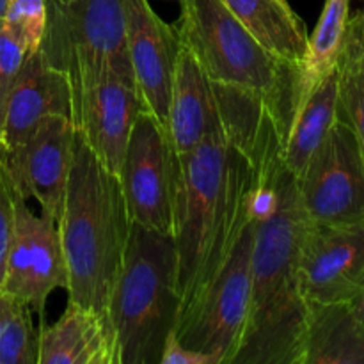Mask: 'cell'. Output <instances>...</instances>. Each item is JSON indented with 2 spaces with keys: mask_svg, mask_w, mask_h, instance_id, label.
<instances>
[{
  "mask_svg": "<svg viewBox=\"0 0 364 364\" xmlns=\"http://www.w3.org/2000/svg\"><path fill=\"white\" fill-rule=\"evenodd\" d=\"M0 364H39V331L32 309L0 290Z\"/></svg>",
  "mask_w": 364,
  "mask_h": 364,
  "instance_id": "22",
  "label": "cell"
},
{
  "mask_svg": "<svg viewBox=\"0 0 364 364\" xmlns=\"http://www.w3.org/2000/svg\"><path fill=\"white\" fill-rule=\"evenodd\" d=\"M39 364H119L110 318L68 301L60 318L39 329Z\"/></svg>",
  "mask_w": 364,
  "mask_h": 364,
  "instance_id": "17",
  "label": "cell"
},
{
  "mask_svg": "<svg viewBox=\"0 0 364 364\" xmlns=\"http://www.w3.org/2000/svg\"><path fill=\"white\" fill-rule=\"evenodd\" d=\"M70 2H73V0H48V9H59Z\"/></svg>",
  "mask_w": 364,
  "mask_h": 364,
  "instance_id": "30",
  "label": "cell"
},
{
  "mask_svg": "<svg viewBox=\"0 0 364 364\" xmlns=\"http://www.w3.org/2000/svg\"><path fill=\"white\" fill-rule=\"evenodd\" d=\"M345 41L350 43V45L358 50L359 55H361L364 60V6L358 14L350 16V20H348Z\"/></svg>",
  "mask_w": 364,
  "mask_h": 364,
  "instance_id": "28",
  "label": "cell"
},
{
  "mask_svg": "<svg viewBox=\"0 0 364 364\" xmlns=\"http://www.w3.org/2000/svg\"><path fill=\"white\" fill-rule=\"evenodd\" d=\"M127 25L135 87L144 109L166 128L180 39L148 0H127Z\"/></svg>",
  "mask_w": 364,
  "mask_h": 364,
  "instance_id": "13",
  "label": "cell"
},
{
  "mask_svg": "<svg viewBox=\"0 0 364 364\" xmlns=\"http://www.w3.org/2000/svg\"><path fill=\"white\" fill-rule=\"evenodd\" d=\"M25 57H27V52L23 46L0 21V130H2L7 100L23 66Z\"/></svg>",
  "mask_w": 364,
  "mask_h": 364,
  "instance_id": "25",
  "label": "cell"
},
{
  "mask_svg": "<svg viewBox=\"0 0 364 364\" xmlns=\"http://www.w3.org/2000/svg\"><path fill=\"white\" fill-rule=\"evenodd\" d=\"M39 50L46 63L70 77L73 95L103 80L135 87L127 0H73L59 9H48V27Z\"/></svg>",
  "mask_w": 364,
  "mask_h": 364,
  "instance_id": "6",
  "label": "cell"
},
{
  "mask_svg": "<svg viewBox=\"0 0 364 364\" xmlns=\"http://www.w3.org/2000/svg\"><path fill=\"white\" fill-rule=\"evenodd\" d=\"M348 20H350V0H326L318 23L309 36L308 53L301 66L302 100L323 75L336 68L343 48Z\"/></svg>",
  "mask_w": 364,
  "mask_h": 364,
  "instance_id": "21",
  "label": "cell"
},
{
  "mask_svg": "<svg viewBox=\"0 0 364 364\" xmlns=\"http://www.w3.org/2000/svg\"><path fill=\"white\" fill-rule=\"evenodd\" d=\"M130 224L119 178L75 130L66 199L57 220L70 276L68 301L109 316Z\"/></svg>",
  "mask_w": 364,
  "mask_h": 364,
  "instance_id": "3",
  "label": "cell"
},
{
  "mask_svg": "<svg viewBox=\"0 0 364 364\" xmlns=\"http://www.w3.org/2000/svg\"><path fill=\"white\" fill-rule=\"evenodd\" d=\"M338 119V71L323 75L308 92L284 139L283 160L295 178H301L318 146Z\"/></svg>",
  "mask_w": 364,
  "mask_h": 364,
  "instance_id": "20",
  "label": "cell"
},
{
  "mask_svg": "<svg viewBox=\"0 0 364 364\" xmlns=\"http://www.w3.org/2000/svg\"><path fill=\"white\" fill-rule=\"evenodd\" d=\"M213 91L219 128L191 153L176 159L178 318L198 301L230 255L251 213L258 178L245 137L244 91L220 84H213Z\"/></svg>",
  "mask_w": 364,
  "mask_h": 364,
  "instance_id": "2",
  "label": "cell"
},
{
  "mask_svg": "<svg viewBox=\"0 0 364 364\" xmlns=\"http://www.w3.org/2000/svg\"><path fill=\"white\" fill-rule=\"evenodd\" d=\"M142 109L137 89L119 80L96 82L73 95L75 130L117 178L132 128Z\"/></svg>",
  "mask_w": 364,
  "mask_h": 364,
  "instance_id": "14",
  "label": "cell"
},
{
  "mask_svg": "<svg viewBox=\"0 0 364 364\" xmlns=\"http://www.w3.org/2000/svg\"><path fill=\"white\" fill-rule=\"evenodd\" d=\"M219 124V107L212 80L194 53L180 43L166 127L176 159L191 153Z\"/></svg>",
  "mask_w": 364,
  "mask_h": 364,
  "instance_id": "16",
  "label": "cell"
},
{
  "mask_svg": "<svg viewBox=\"0 0 364 364\" xmlns=\"http://www.w3.org/2000/svg\"><path fill=\"white\" fill-rule=\"evenodd\" d=\"M302 364H364V322L352 304L308 302Z\"/></svg>",
  "mask_w": 364,
  "mask_h": 364,
  "instance_id": "18",
  "label": "cell"
},
{
  "mask_svg": "<svg viewBox=\"0 0 364 364\" xmlns=\"http://www.w3.org/2000/svg\"><path fill=\"white\" fill-rule=\"evenodd\" d=\"M299 191L311 223L347 224L364 219V149L340 117L299 178Z\"/></svg>",
  "mask_w": 364,
  "mask_h": 364,
  "instance_id": "9",
  "label": "cell"
},
{
  "mask_svg": "<svg viewBox=\"0 0 364 364\" xmlns=\"http://www.w3.org/2000/svg\"><path fill=\"white\" fill-rule=\"evenodd\" d=\"M336 71L338 117L354 130L364 149V60L348 41H343Z\"/></svg>",
  "mask_w": 364,
  "mask_h": 364,
  "instance_id": "23",
  "label": "cell"
},
{
  "mask_svg": "<svg viewBox=\"0 0 364 364\" xmlns=\"http://www.w3.org/2000/svg\"><path fill=\"white\" fill-rule=\"evenodd\" d=\"M299 279L306 302L354 304L364 290V219L347 224L309 220Z\"/></svg>",
  "mask_w": 364,
  "mask_h": 364,
  "instance_id": "11",
  "label": "cell"
},
{
  "mask_svg": "<svg viewBox=\"0 0 364 364\" xmlns=\"http://www.w3.org/2000/svg\"><path fill=\"white\" fill-rule=\"evenodd\" d=\"M9 0H0V21L4 20V14H6V7Z\"/></svg>",
  "mask_w": 364,
  "mask_h": 364,
  "instance_id": "31",
  "label": "cell"
},
{
  "mask_svg": "<svg viewBox=\"0 0 364 364\" xmlns=\"http://www.w3.org/2000/svg\"><path fill=\"white\" fill-rule=\"evenodd\" d=\"M352 308H354L355 315H358L359 318H361L363 322H364V290H363V294L358 297V301H355L354 304H352Z\"/></svg>",
  "mask_w": 364,
  "mask_h": 364,
  "instance_id": "29",
  "label": "cell"
},
{
  "mask_svg": "<svg viewBox=\"0 0 364 364\" xmlns=\"http://www.w3.org/2000/svg\"><path fill=\"white\" fill-rule=\"evenodd\" d=\"M2 25L27 55L38 52L48 27V0H9Z\"/></svg>",
  "mask_w": 364,
  "mask_h": 364,
  "instance_id": "24",
  "label": "cell"
},
{
  "mask_svg": "<svg viewBox=\"0 0 364 364\" xmlns=\"http://www.w3.org/2000/svg\"><path fill=\"white\" fill-rule=\"evenodd\" d=\"M64 114L73 119V84L59 68L46 63L41 50L25 57L4 114L0 144L6 156H14L41 119Z\"/></svg>",
  "mask_w": 364,
  "mask_h": 364,
  "instance_id": "15",
  "label": "cell"
},
{
  "mask_svg": "<svg viewBox=\"0 0 364 364\" xmlns=\"http://www.w3.org/2000/svg\"><path fill=\"white\" fill-rule=\"evenodd\" d=\"M70 284L68 263L57 220L50 213H34L27 199L16 194L14 224L0 290L25 302L32 313L45 318L46 299L53 290Z\"/></svg>",
  "mask_w": 364,
  "mask_h": 364,
  "instance_id": "10",
  "label": "cell"
},
{
  "mask_svg": "<svg viewBox=\"0 0 364 364\" xmlns=\"http://www.w3.org/2000/svg\"><path fill=\"white\" fill-rule=\"evenodd\" d=\"M119 183L132 223L174 237L176 155L167 130L146 109L132 128Z\"/></svg>",
  "mask_w": 364,
  "mask_h": 364,
  "instance_id": "8",
  "label": "cell"
},
{
  "mask_svg": "<svg viewBox=\"0 0 364 364\" xmlns=\"http://www.w3.org/2000/svg\"><path fill=\"white\" fill-rule=\"evenodd\" d=\"M255 230L251 212L213 279L174 326L173 334L183 347L208 355L215 364H233L247 327Z\"/></svg>",
  "mask_w": 364,
  "mask_h": 364,
  "instance_id": "7",
  "label": "cell"
},
{
  "mask_svg": "<svg viewBox=\"0 0 364 364\" xmlns=\"http://www.w3.org/2000/svg\"><path fill=\"white\" fill-rule=\"evenodd\" d=\"M160 364H215L212 358L201 354V352L191 350V348L183 347L180 341L176 340L173 333L167 338L166 345H164L162 358Z\"/></svg>",
  "mask_w": 364,
  "mask_h": 364,
  "instance_id": "27",
  "label": "cell"
},
{
  "mask_svg": "<svg viewBox=\"0 0 364 364\" xmlns=\"http://www.w3.org/2000/svg\"><path fill=\"white\" fill-rule=\"evenodd\" d=\"M176 281L174 237L132 223L109 299L119 364H160L180 313Z\"/></svg>",
  "mask_w": 364,
  "mask_h": 364,
  "instance_id": "5",
  "label": "cell"
},
{
  "mask_svg": "<svg viewBox=\"0 0 364 364\" xmlns=\"http://www.w3.org/2000/svg\"><path fill=\"white\" fill-rule=\"evenodd\" d=\"M73 139V119L52 114L41 119L23 148L7 159L11 178L21 198L36 199L41 212L55 220L60 219L66 199Z\"/></svg>",
  "mask_w": 364,
  "mask_h": 364,
  "instance_id": "12",
  "label": "cell"
},
{
  "mask_svg": "<svg viewBox=\"0 0 364 364\" xmlns=\"http://www.w3.org/2000/svg\"><path fill=\"white\" fill-rule=\"evenodd\" d=\"M242 25L274 55L302 66L309 34L288 0H223Z\"/></svg>",
  "mask_w": 364,
  "mask_h": 364,
  "instance_id": "19",
  "label": "cell"
},
{
  "mask_svg": "<svg viewBox=\"0 0 364 364\" xmlns=\"http://www.w3.org/2000/svg\"><path fill=\"white\" fill-rule=\"evenodd\" d=\"M173 27L213 84L258 96L290 130L302 103L301 68L265 48L223 0H181Z\"/></svg>",
  "mask_w": 364,
  "mask_h": 364,
  "instance_id": "4",
  "label": "cell"
},
{
  "mask_svg": "<svg viewBox=\"0 0 364 364\" xmlns=\"http://www.w3.org/2000/svg\"><path fill=\"white\" fill-rule=\"evenodd\" d=\"M244 124L258 171L251 205L256 230L251 308L233 364H302L308 302L301 290L299 258L309 217L299 180L284 166L287 127L258 98L245 105Z\"/></svg>",
  "mask_w": 364,
  "mask_h": 364,
  "instance_id": "1",
  "label": "cell"
},
{
  "mask_svg": "<svg viewBox=\"0 0 364 364\" xmlns=\"http://www.w3.org/2000/svg\"><path fill=\"white\" fill-rule=\"evenodd\" d=\"M20 192L14 187L11 178L9 167H7V156L0 144V288L4 283V272H6V258L9 249L11 233L14 224V199Z\"/></svg>",
  "mask_w": 364,
  "mask_h": 364,
  "instance_id": "26",
  "label": "cell"
}]
</instances>
